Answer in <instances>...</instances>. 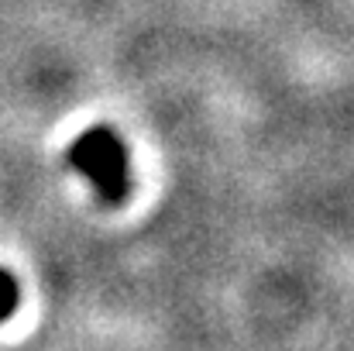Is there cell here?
<instances>
[{"instance_id":"1","label":"cell","mask_w":354,"mask_h":351,"mask_svg":"<svg viewBox=\"0 0 354 351\" xmlns=\"http://www.w3.org/2000/svg\"><path fill=\"white\" fill-rule=\"evenodd\" d=\"M69 165H76L107 204H124L127 179V152L111 127H90L69 145Z\"/></svg>"},{"instance_id":"2","label":"cell","mask_w":354,"mask_h":351,"mask_svg":"<svg viewBox=\"0 0 354 351\" xmlns=\"http://www.w3.org/2000/svg\"><path fill=\"white\" fill-rule=\"evenodd\" d=\"M14 307H17V282L7 272H0V321H7Z\"/></svg>"}]
</instances>
